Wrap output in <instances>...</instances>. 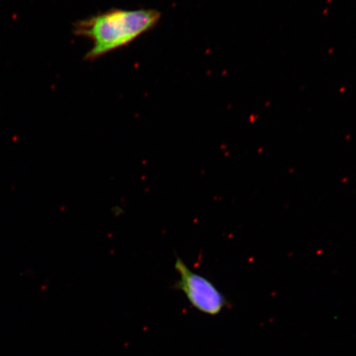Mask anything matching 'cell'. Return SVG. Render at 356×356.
I'll return each mask as SVG.
<instances>
[{
    "mask_svg": "<svg viewBox=\"0 0 356 356\" xmlns=\"http://www.w3.org/2000/svg\"><path fill=\"white\" fill-rule=\"evenodd\" d=\"M160 19L161 13L150 8H111L75 22L73 32L92 42L86 56V60L92 61L128 46L152 30Z\"/></svg>",
    "mask_w": 356,
    "mask_h": 356,
    "instance_id": "1",
    "label": "cell"
},
{
    "mask_svg": "<svg viewBox=\"0 0 356 356\" xmlns=\"http://www.w3.org/2000/svg\"><path fill=\"white\" fill-rule=\"evenodd\" d=\"M175 269L179 279L172 288L184 293L195 309L209 316H217L229 305L215 284L189 268L179 257H176Z\"/></svg>",
    "mask_w": 356,
    "mask_h": 356,
    "instance_id": "2",
    "label": "cell"
}]
</instances>
